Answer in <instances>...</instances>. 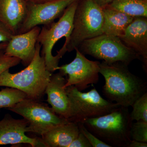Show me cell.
<instances>
[{"label":"cell","mask_w":147,"mask_h":147,"mask_svg":"<svg viewBox=\"0 0 147 147\" xmlns=\"http://www.w3.org/2000/svg\"><path fill=\"white\" fill-rule=\"evenodd\" d=\"M128 65L121 62L100 63L99 73L105 79L102 92L107 100L122 107H131L147 92V83L129 71Z\"/></svg>","instance_id":"6da1fadb"},{"label":"cell","mask_w":147,"mask_h":147,"mask_svg":"<svg viewBox=\"0 0 147 147\" xmlns=\"http://www.w3.org/2000/svg\"><path fill=\"white\" fill-rule=\"evenodd\" d=\"M41 45L37 42L34 57L26 68L12 74L7 69L0 75V87L15 88L24 92L27 97L39 100L45 94L52 72L47 70L40 55Z\"/></svg>","instance_id":"7a4b0ae2"},{"label":"cell","mask_w":147,"mask_h":147,"mask_svg":"<svg viewBox=\"0 0 147 147\" xmlns=\"http://www.w3.org/2000/svg\"><path fill=\"white\" fill-rule=\"evenodd\" d=\"M103 22L102 8L93 0H78L71 34L56 56L61 59L66 52L75 50L84 40L102 34Z\"/></svg>","instance_id":"3957f363"},{"label":"cell","mask_w":147,"mask_h":147,"mask_svg":"<svg viewBox=\"0 0 147 147\" xmlns=\"http://www.w3.org/2000/svg\"><path fill=\"white\" fill-rule=\"evenodd\" d=\"M128 108L119 106L109 114L88 119L86 128L111 147H127L131 139L130 130L133 121Z\"/></svg>","instance_id":"277c9868"},{"label":"cell","mask_w":147,"mask_h":147,"mask_svg":"<svg viewBox=\"0 0 147 147\" xmlns=\"http://www.w3.org/2000/svg\"><path fill=\"white\" fill-rule=\"evenodd\" d=\"M65 90L70 102L69 122L83 123L88 119L105 115L121 106L103 98L95 88L87 92L80 91L74 86Z\"/></svg>","instance_id":"5b68a950"},{"label":"cell","mask_w":147,"mask_h":147,"mask_svg":"<svg viewBox=\"0 0 147 147\" xmlns=\"http://www.w3.org/2000/svg\"><path fill=\"white\" fill-rule=\"evenodd\" d=\"M78 2L77 0L69 6L57 22L43 26L38 37L37 42L41 45L40 55L44 58L47 70L52 73L57 70L60 61L56 55L53 56L52 50L62 38H65V42L68 40L73 28L74 15Z\"/></svg>","instance_id":"8992f818"},{"label":"cell","mask_w":147,"mask_h":147,"mask_svg":"<svg viewBox=\"0 0 147 147\" xmlns=\"http://www.w3.org/2000/svg\"><path fill=\"white\" fill-rule=\"evenodd\" d=\"M84 55H88L106 63H123L129 65L140 57L126 47L119 37L102 34L84 40L77 47Z\"/></svg>","instance_id":"52a82bcc"},{"label":"cell","mask_w":147,"mask_h":147,"mask_svg":"<svg viewBox=\"0 0 147 147\" xmlns=\"http://www.w3.org/2000/svg\"><path fill=\"white\" fill-rule=\"evenodd\" d=\"M7 110L28 121L30 132L41 136L55 127L69 122L57 115L47 104L28 97Z\"/></svg>","instance_id":"ba28073f"},{"label":"cell","mask_w":147,"mask_h":147,"mask_svg":"<svg viewBox=\"0 0 147 147\" xmlns=\"http://www.w3.org/2000/svg\"><path fill=\"white\" fill-rule=\"evenodd\" d=\"M74 50L76 54L74 59L70 63L58 66L57 70H59L64 76L68 75L64 86L65 88L74 86L82 91L98 83L100 62L90 60L77 48Z\"/></svg>","instance_id":"9c48e42d"},{"label":"cell","mask_w":147,"mask_h":147,"mask_svg":"<svg viewBox=\"0 0 147 147\" xmlns=\"http://www.w3.org/2000/svg\"><path fill=\"white\" fill-rule=\"evenodd\" d=\"M77 0H54L43 3H27L26 17L18 34L40 25H49L63 14L66 9Z\"/></svg>","instance_id":"30bf717a"},{"label":"cell","mask_w":147,"mask_h":147,"mask_svg":"<svg viewBox=\"0 0 147 147\" xmlns=\"http://www.w3.org/2000/svg\"><path fill=\"white\" fill-rule=\"evenodd\" d=\"M26 132H30L28 121L14 119L6 114L0 121V146L26 144L32 147H47L42 138H31L25 134Z\"/></svg>","instance_id":"8fae6325"},{"label":"cell","mask_w":147,"mask_h":147,"mask_svg":"<svg viewBox=\"0 0 147 147\" xmlns=\"http://www.w3.org/2000/svg\"><path fill=\"white\" fill-rule=\"evenodd\" d=\"M126 47L141 58L143 68L147 72V17H134L124 34L119 37Z\"/></svg>","instance_id":"7c38bea8"},{"label":"cell","mask_w":147,"mask_h":147,"mask_svg":"<svg viewBox=\"0 0 147 147\" xmlns=\"http://www.w3.org/2000/svg\"><path fill=\"white\" fill-rule=\"evenodd\" d=\"M40 30L37 26L24 33L13 35L5 49V55L18 58L24 65H28L34 57Z\"/></svg>","instance_id":"4fadbf2b"},{"label":"cell","mask_w":147,"mask_h":147,"mask_svg":"<svg viewBox=\"0 0 147 147\" xmlns=\"http://www.w3.org/2000/svg\"><path fill=\"white\" fill-rule=\"evenodd\" d=\"M61 72L52 74L47 84L45 93L47 101L55 113L68 120L70 111L69 98L64 88L67 79Z\"/></svg>","instance_id":"5bb4252c"},{"label":"cell","mask_w":147,"mask_h":147,"mask_svg":"<svg viewBox=\"0 0 147 147\" xmlns=\"http://www.w3.org/2000/svg\"><path fill=\"white\" fill-rule=\"evenodd\" d=\"M27 13L25 0H0V21L13 34H18Z\"/></svg>","instance_id":"9a60e30c"},{"label":"cell","mask_w":147,"mask_h":147,"mask_svg":"<svg viewBox=\"0 0 147 147\" xmlns=\"http://www.w3.org/2000/svg\"><path fill=\"white\" fill-rule=\"evenodd\" d=\"M79 133L78 124L69 122L51 129L41 138L47 147H69Z\"/></svg>","instance_id":"2e32d148"},{"label":"cell","mask_w":147,"mask_h":147,"mask_svg":"<svg viewBox=\"0 0 147 147\" xmlns=\"http://www.w3.org/2000/svg\"><path fill=\"white\" fill-rule=\"evenodd\" d=\"M102 9L104 16L103 34L118 37L123 35L134 17L107 7Z\"/></svg>","instance_id":"e0dca14e"},{"label":"cell","mask_w":147,"mask_h":147,"mask_svg":"<svg viewBox=\"0 0 147 147\" xmlns=\"http://www.w3.org/2000/svg\"><path fill=\"white\" fill-rule=\"evenodd\" d=\"M106 7L132 17H147V0H115Z\"/></svg>","instance_id":"ac0fdd59"},{"label":"cell","mask_w":147,"mask_h":147,"mask_svg":"<svg viewBox=\"0 0 147 147\" xmlns=\"http://www.w3.org/2000/svg\"><path fill=\"white\" fill-rule=\"evenodd\" d=\"M27 98L22 91L11 87H6L0 91V111L3 108H11Z\"/></svg>","instance_id":"d6986e66"},{"label":"cell","mask_w":147,"mask_h":147,"mask_svg":"<svg viewBox=\"0 0 147 147\" xmlns=\"http://www.w3.org/2000/svg\"><path fill=\"white\" fill-rule=\"evenodd\" d=\"M131 107L132 110L130 115L132 121H143L147 122V92L138 98Z\"/></svg>","instance_id":"ffe728a7"},{"label":"cell","mask_w":147,"mask_h":147,"mask_svg":"<svg viewBox=\"0 0 147 147\" xmlns=\"http://www.w3.org/2000/svg\"><path fill=\"white\" fill-rule=\"evenodd\" d=\"M130 135L131 140L147 143V122L137 121L132 123Z\"/></svg>","instance_id":"44dd1931"},{"label":"cell","mask_w":147,"mask_h":147,"mask_svg":"<svg viewBox=\"0 0 147 147\" xmlns=\"http://www.w3.org/2000/svg\"><path fill=\"white\" fill-rule=\"evenodd\" d=\"M4 50H0V75L5 70L18 65L21 62L18 58L6 55Z\"/></svg>","instance_id":"7402d4cb"},{"label":"cell","mask_w":147,"mask_h":147,"mask_svg":"<svg viewBox=\"0 0 147 147\" xmlns=\"http://www.w3.org/2000/svg\"><path fill=\"white\" fill-rule=\"evenodd\" d=\"M77 124L79 126V131L84 134L91 145L92 147H111L109 145L98 139L92 133L90 132L86 128L84 123H80Z\"/></svg>","instance_id":"603a6c76"},{"label":"cell","mask_w":147,"mask_h":147,"mask_svg":"<svg viewBox=\"0 0 147 147\" xmlns=\"http://www.w3.org/2000/svg\"><path fill=\"white\" fill-rule=\"evenodd\" d=\"M69 147H92L86 137L79 131V135L71 142Z\"/></svg>","instance_id":"cb8c5ba5"},{"label":"cell","mask_w":147,"mask_h":147,"mask_svg":"<svg viewBox=\"0 0 147 147\" xmlns=\"http://www.w3.org/2000/svg\"><path fill=\"white\" fill-rule=\"evenodd\" d=\"M13 35L9 29L0 21V43L8 42Z\"/></svg>","instance_id":"d4e9b609"},{"label":"cell","mask_w":147,"mask_h":147,"mask_svg":"<svg viewBox=\"0 0 147 147\" xmlns=\"http://www.w3.org/2000/svg\"><path fill=\"white\" fill-rule=\"evenodd\" d=\"M97 5L103 8L110 4L115 0H93Z\"/></svg>","instance_id":"484cf974"},{"label":"cell","mask_w":147,"mask_h":147,"mask_svg":"<svg viewBox=\"0 0 147 147\" xmlns=\"http://www.w3.org/2000/svg\"><path fill=\"white\" fill-rule=\"evenodd\" d=\"M147 143L131 140L127 147H147Z\"/></svg>","instance_id":"4316f807"},{"label":"cell","mask_w":147,"mask_h":147,"mask_svg":"<svg viewBox=\"0 0 147 147\" xmlns=\"http://www.w3.org/2000/svg\"><path fill=\"white\" fill-rule=\"evenodd\" d=\"M28 3L34 4L43 3L48 2L54 0H25Z\"/></svg>","instance_id":"83f0119b"},{"label":"cell","mask_w":147,"mask_h":147,"mask_svg":"<svg viewBox=\"0 0 147 147\" xmlns=\"http://www.w3.org/2000/svg\"><path fill=\"white\" fill-rule=\"evenodd\" d=\"M7 42H3L0 43V50L5 49L7 45Z\"/></svg>","instance_id":"f1b7e54d"}]
</instances>
